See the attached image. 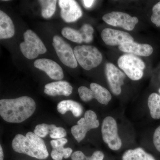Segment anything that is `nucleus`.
<instances>
[{
    "instance_id": "f257e3e1",
    "label": "nucleus",
    "mask_w": 160,
    "mask_h": 160,
    "mask_svg": "<svg viewBox=\"0 0 160 160\" xmlns=\"http://www.w3.org/2000/svg\"><path fill=\"white\" fill-rule=\"evenodd\" d=\"M34 100L28 96L0 100V115L9 123L22 122L30 117L35 110Z\"/></svg>"
},
{
    "instance_id": "f03ea898",
    "label": "nucleus",
    "mask_w": 160,
    "mask_h": 160,
    "mask_svg": "<svg viewBox=\"0 0 160 160\" xmlns=\"http://www.w3.org/2000/svg\"><path fill=\"white\" fill-rule=\"evenodd\" d=\"M12 146L16 152L38 159H45L49 155L44 141L32 132H27L26 136L21 134L16 135L12 140Z\"/></svg>"
},
{
    "instance_id": "7ed1b4c3",
    "label": "nucleus",
    "mask_w": 160,
    "mask_h": 160,
    "mask_svg": "<svg viewBox=\"0 0 160 160\" xmlns=\"http://www.w3.org/2000/svg\"><path fill=\"white\" fill-rule=\"evenodd\" d=\"M78 63L83 69L89 70L102 62V55L97 48L92 46H78L73 49Z\"/></svg>"
},
{
    "instance_id": "20e7f679",
    "label": "nucleus",
    "mask_w": 160,
    "mask_h": 160,
    "mask_svg": "<svg viewBox=\"0 0 160 160\" xmlns=\"http://www.w3.org/2000/svg\"><path fill=\"white\" fill-rule=\"evenodd\" d=\"M24 42L20 45V50L27 59H33L47 51L42 40L32 30H26L24 33Z\"/></svg>"
},
{
    "instance_id": "39448f33",
    "label": "nucleus",
    "mask_w": 160,
    "mask_h": 160,
    "mask_svg": "<svg viewBox=\"0 0 160 160\" xmlns=\"http://www.w3.org/2000/svg\"><path fill=\"white\" fill-rule=\"evenodd\" d=\"M118 64L131 80L138 81L142 78L146 65L140 58L132 54L123 55L118 60Z\"/></svg>"
},
{
    "instance_id": "423d86ee",
    "label": "nucleus",
    "mask_w": 160,
    "mask_h": 160,
    "mask_svg": "<svg viewBox=\"0 0 160 160\" xmlns=\"http://www.w3.org/2000/svg\"><path fill=\"white\" fill-rule=\"evenodd\" d=\"M101 131L104 142L110 149L118 150L121 148L122 140L118 133L117 123L113 118L108 116L104 119Z\"/></svg>"
},
{
    "instance_id": "0eeeda50",
    "label": "nucleus",
    "mask_w": 160,
    "mask_h": 160,
    "mask_svg": "<svg viewBox=\"0 0 160 160\" xmlns=\"http://www.w3.org/2000/svg\"><path fill=\"white\" fill-rule=\"evenodd\" d=\"M77 123V125L72 127L71 132L78 142L85 138L87 132L90 129L97 128L100 125L97 114L91 110L86 111L84 118L80 119Z\"/></svg>"
},
{
    "instance_id": "6e6552de",
    "label": "nucleus",
    "mask_w": 160,
    "mask_h": 160,
    "mask_svg": "<svg viewBox=\"0 0 160 160\" xmlns=\"http://www.w3.org/2000/svg\"><path fill=\"white\" fill-rule=\"evenodd\" d=\"M52 41V45L62 62L69 68H76L78 62L71 46L58 36H55Z\"/></svg>"
},
{
    "instance_id": "1a4fd4ad",
    "label": "nucleus",
    "mask_w": 160,
    "mask_h": 160,
    "mask_svg": "<svg viewBox=\"0 0 160 160\" xmlns=\"http://www.w3.org/2000/svg\"><path fill=\"white\" fill-rule=\"evenodd\" d=\"M102 19L109 25L116 27H122L128 31H132L138 22L136 17L131 16L121 12H112L104 15Z\"/></svg>"
},
{
    "instance_id": "9d476101",
    "label": "nucleus",
    "mask_w": 160,
    "mask_h": 160,
    "mask_svg": "<svg viewBox=\"0 0 160 160\" xmlns=\"http://www.w3.org/2000/svg\"><path fill=\"white\" fill-rule=\"evenodd\" d=\"M106 77L110 89L115 95L122 92V86L124 84L126 75L112 63H108L106 66Z\"/></svg>"
},
{
    "instance_id": "9b49d317",
    "label": "nucleus",
    "mask_w": 160,
    "mask_h": 160,
    "mask_svg": "<svg viewBox=\"0 0 160 160\" xmlns=\"http://www.w3.org/2000/svg\"><path fill=\"white\" fill-rule=\"evenodd\" d=\"M101 37L104 42L110 46H120L134 42L133 37L128 32L110 28L103 29Z\"/></svg>"
},
{
    "instance_id": "f8f14e48",
    "label": "nucleus",
    "mask_w": 160,
    "mask_h": 160,
    "mask_svg": "<svg viewBox=\"0 0 160 160\" xmlns=\"http://www.w3.org/2000/svg\"><path fill=\"white\" fill-rule=\"evenodd\" d=\"M61 17L67 23L73 22L82 17V11L78 4L73 0H59Z\"/></svg>"
},
{
    "instance_id": "ddd939ff",
    "label": "nucleus",
    "mask_w": 160,
    "mask_h": 160,
    "mask_svg": "<svg viewBox=\"0 0 160 160\" xmlns=\"http://www.w3.org/2000/svg\"><path fill=\"white\" fill-rule=\"evenodd\" d=\"M36 68L42 70L53 80H61L64 78L62 69L54 61L49 59L42 58L34 62Z\"/></svg>"
},
{
    "instance_id": "4468645a",
    "label": "nucleus",
    "mask_w": 160,
    "mask_h": 160,
    "mask_svg": "<svg viewBox=\"0 0 160 160\" xmlns=\"http://www.w3.org/2000/svg\"><path fill=\"white\" fill-rule=\"evenodd\" d=\"M44 92L51 96L63 95L69 96L72 91V86L66 81H59L45 85Z\"/></svg>"
},
{
    "instance_id": "2eb2a0df",
    "label": "nucleus",
    "mask_w": 160,
    "mask_h": 160,
    "mask_svg": "<svg viewBox=\"0 0 160 160\" xmlns=\"http://www.w3.org/2000/svg\"><path fill=\"white\" fill-rule=\"evenodd\" d=\"M118 48L124 52L141 56H149L153 52V48L149 44H139L134 42L121 45Z\"/></svg>"
},
{
    "instance_id": "dca6fc26",
    "label": "nucleus",
    "mask_w": 160,
    "mask_h": 160,
    "mask_svg": "<svg viewBox=\"0 0 160 160\" xmlns=\"http://www.w3.org/2000/svg\"><path fill=\"white\" fill-rule=\"evenodd\" d=\"M15 29L12 20L4 12L0 11V39L10 38L14 36Z\"/></svg>"
},
{
    "instance_id": "f3484780",
    "label": "nucleus",
    "mask_w": 160,
    "mask_h": 160,
    "mask_svg": "<svg viewBox=\"0 0 160 160\" xmlns=\"http://www.w3.org/2000/svg\"><path fill=\"white\" fill-rule=\"evenodd\" d=\"M58 111L62 114H65L70 111L75 117H79L83 112L82 105L73 100H64L60 102L57 106Z\"/></svg>"
},
{
    "instance_id": "a211bd4d",
    "label": "nucleus",
    "mask_w": 160,
    "mask_h": 160,
    "mask_svg": "<svg viewBox=\"0 0 160 160\" xmlns=\"http://www.w3.org/2000/svg\"><path fill=\"white\" fill-rule=\"evenodd\" d=\"M90 89L93 93V98L103 105H107L111 101L112 96L109 90L95 83H91Z\"/></svg>"
},
{
    "instance_id": "6ab92c4d",
    "label": "nucleus",
    "mask_w": 160,
    "mask_h": 160,
    "mask_svg": "<svg viewBox=\"0 0 160 160\" xmlns=\"http://www.w3.org/2000/svg\"><path fill=\"white\" fill-rule=\"evenodd\" d=\"M122 160H156L152 155L146 152L142 148L128 149L124 152Z\"/></svg>"
},
{
    "instance_id": "aec40b11",
    "label": "nucleus",
    "mask_w": 160,
    "mask_h": 160,
    "mask_svg": "<svg viewBox=\"0 0 160 160\" xmlns=\"http://www.w3.org/2000/svg\"><path fill=\"white\" fill-rule=\"evenodd\" d=\"M148 107L151 117L154 119H160V95L157 93L150 94L148 99Z\"/></svg>"
},
{
    "instance_id": "412c9836",
    "label": "nucleus",
    "mask_w": 160,
    "mask_h": 160,
    "mask_svg": "<svg viewBox=\"0 0 160 160\" xmlns=\"http://www.w3.org/2000/svg\"><path fill=\"white\" fill-rule=\"evenodd\" d=\"M42 8V15L43 18L48 19L54 14L56 7V0H41L39 1Z\"/></svg>"
},
{
    "instance_id": "4be33fe9",
    "label": "nucleus",
    "mask_w": 160,
    "mask_h": 160,
    "mask_svg": "<svg viewBox=\"0 0 160 160\" xmlns=\"http://www.w3.org/2000/svg\"><path fill=\"white\" fill-rule=\"evenodd\" d=\"M62 33L64 37L72 42L78 43L83 42L79 30H76L69 27H65L62 29Z\"/></svg>"
},
{
    "instance_id": "5701e85b",
    "label": "nucleus",
    "mask_w": 160,
    "mask_h": 160,
    "mask_svg": "<svg viewBox=\"0 0 160 160\" xmlns=\"http://www.w3.org/2000/svg\"><path fill=\"white\" fill-rule=\"evenodd\" d=\"M104 158V153L101 151H96L93 152L91 157H87L82 152H74L72 155V160H103Z\"/></svg>"
},
{
    "instance_id": "b1692460",
    "label": "nucleus",
    "mask_w": 160,
    "mask_h": 160,
    "mask_svg": "<svg viewBox=\"0 0 160 160\" xmlns=\"http://www.w3.org/2000/svg\"><path fill=\"white\" fill-rule=\"evenodd\" d=\"M79 30L82 34L84 42L90 43L92 42L94 29L91 25L88 24H84Z\"/></svg>"
},
{
    "instance_id": "393cba45",
    "label": "nucleus",
    "mask_w": 160,
    "mask_h": 160,
    "mask_svg": "<svg viewBox=\"0 0 160 160\" xmlns=\"http://www.w3.org/2000/svg\"><path fill=\"white\" fill-rule=\"evenodd\" d=\"M55 126L54 124L48 125L45 123L39 124L36 126L33 132L40 138H45L49 133Z\"/></svg>"
},
{
    "instance_id": "a878e982",
    "label": "nucleus",
    "mask_w": 160,
    "mask_h": 160,
    "mask_svg": "<svg viewBox=\"0 0 160 160\" xmlns=\"http://www.w3.org/2000/svg\"><path fill=\"white\" fill-rule=\"evenodd\" d=\"M79 95L81 99L85 102L91 101L93 98V93L91 89L86 86H81L78 89Z\"/></svg>"
},
{
    "instance_id": "bb28decb",
    "label": "nucleus",
    "mask_w": 160,
    "mask_h": 160,
    "mask_svg": "<svg viewBox=\"0 0 160 160\" xmlns=\"http://www.w3.org/2000/svg\"><path fill=\"white\" fill-rule=\"evenodd\" d=\"M49 134L52 138L58 139L65 138L67 133L66 130L62 127H58L55 126L51 129Z\"/></svg>"
},
{
    "instance_id": "cd10ccee",
    "label": "nucleus",
    "mask_w": 160,
    "mask_h": 160,
    "mask_svg": "<svg viewBox=\"0 0 160 160\" xmlns=\"http://www.w3.org/2000/svg\"><path fill=\"white\" fill-rule=\"evenodd\" d=\"M151 21L157 27H160V2L154 5L152 9Z\"/></svg>"
},
{
    "instance_id": "c85d7f7f",
    "label": "nucleus",
    "mask_w": 160,
    "mask_h": 160,
    "mask_svg": "<svg viewBox=\"0 0 160 160\" xmlns=\"http://www.w3.org/2000/svg\"><path fill=\"white\" fill-rule=\"evenodd\" d=\"M67 142L68 140L67 139L63 138L58 139L52 140L50 142V144L52 147V149H59L63 148Z\"/></svg>"
},
{
    "instance_id": "c756f323",
    "label": "nucleus",
    "mask_w": 160,
    "mask_h": 160,
    "mask_svg": "<svg viewBox=\"0 0 160 160\" xmlns=\"http://www.w3.org/2000/svg\"><path fill=\"white\" fill-rule=\"evenodd\" d=\"M153 142L156 149L160 152V126L155 130L153 136Z\"/></svg>"
},
{
    "instance_id": "7c9ffc66",
    "label": "nucleus",
    "mask_w": 160,
    "mask_h": 160,
    "mask_svg": "<svg viewBox=\"0 0 160 160\" xmlns=\"http://www.w3.org/2000/svg\"><path fill=\"white\" fill-rule=\"evenodd\" d=\"M60 153H62L63 155V158H65V159L68 158L70 155H71V153H72V149L70 148H63L62 149H56Z\"/></svg>"
},
{
    "instance_id": "2f4dec72",
    "label": "nucleus",
    "mask_w": 160,
    "mask_h": 160,
    "mask_svg": "<svg viewBox=\"0 0 160 160\" xmlns=\"http://www.w3.org/2000/svg\"><path fill=\"white\" fill-rule=\"evenodd\" d=\"M51 157L53 160H62L63 156L56 149H52L51 153Z\"/></svg>"
},
{
    "instance_id": "473e14b6",
    "label": "nucleus",
    "mask_w": 160,
    "mask_h": 160,
    "mask_svg": "<svg viewBox=\"0 0 160 160\" xmlns=\"http://www.w3.org/2000/svg\"><path fill=\"white\" fill-rule=\"evenodd\" d=\"M82 2H83V4L86 8H90L92 6L95 1L93 0H84Z\"/></svg>"
},
{
    "instance_id": "72a5a7b5",
    "label": "nucleus",
    "mask_w": 160,
    "mask_h": 160,
    "mask_svg": "<svg viewBox=\"0 0 160 160\" xmlns=\"http://www.w3.org/2000/svg\"><path fill=\"white\" fill-rule=\"evenodd\" d=\"M3 159H4V153H3L2 146H0V160H3Z\"/></svg>"
},
{
    "instance_id": "f704fd0d",
    "label": "nucleus",
    "mask_w": 160,
    "mask_h": 160,
    "mask_svg": "<svg viewBox=\"0 0 160 160\" xmlns=\"http://www.w3.org/2000/svg\"><path fill=\"white\" fill-rule=\"evenodd\" d=\"M158 91H159V92L160 94V88L159 89Z\"/></svg>"
}]
</instances>
